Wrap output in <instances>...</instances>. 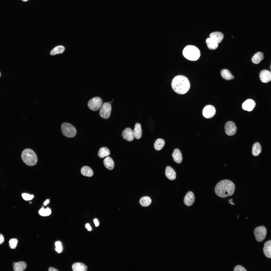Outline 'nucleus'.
<instances>
[{
	"instance_id": "10",
	"label": "nucleus",
	"mask_w": 271,
	"mask_h": 271,
	"mask_svg": "<svg viewBox=\"0 0 271 271\" xmlns=\"http://www.w3.org/2000/svg\"><path fill=\"white\" fill-rule=\"evenodd\" d=\"M225 132L228 135L233 136L236 132V126L235 123L232 121L227 122L225 124Z\"/></svg>"
},
{
	"instance_id": "22",
	"label": "nucleus",
	"mask_w": 271,
	"mask_h": 271,
	"mask_svg": "<svg viewBox=\"0 0 271 271\" xmlns=\"http://www.w3.org/2000/svg\"><path fill=\"white\" fill-rule=\"evenodd\" d=\"M264 58V55L261 52H258L254 55L252 58V62L255 64L259 63Z\"/></svg>"
},
{
	"instance_id": "19",
	"label": "nucleus",
	"mask_w": 271,
	"mask_h": 271,
	"mask_svg": "<svg viewBox=\"0 0 271 271\" xmlns=\"http://www.w3.org/2000/svg\"><path fill=\"white\" fill-rule=\"evenodd\" d=\"M72 269L74 271H86L87 270V268L84 264L76 262L72 265Z\"/></svg>"
},
{
	"instance_id": "18",
	"label": "nucleus",
	"mask_w": 271,
	"mask_h": 271,
	"mask_svg": "<svg viewBox=\"0 0 271 271\" xmlns=\"http://www.w3.org/2000/svg\"><path fill=\"white\" fill-rule=\"evenodd\" d=\"M172 156L174 161L178 163H181L182 161V156L181 153L179 150L176 149L174 151Z\"/></svg>"
},
{
	"instance_id": "43",
	"label": "nucleus",
	"mask_w": 271,
	"mask_h": 271,
	"mask_svg": "<svg viewBox=\"0 0 271 271\" xmlns=\"http://www.w3.org/2000/svg\"><path fill=\"white\" fill-rule=\"evenodd\" d=\"M22 0V1H24V2H26V1H28V0Z\"/></svg>"
},
{
	"instance_id": "40",
	"label": "nucleus",
	"mask_w": 271,
	"mask_h": 271,
	"mask_svg": "<svg viewBox=\"0 0 271 271\" xmlns=\"http://www.w3.org/2000/svg\"><path fill=\"white\" fill-rule=\"evenodd\" d=\"M50 202V200L49 199H46L43 203V205L44 206H46Z\"/></svg>"
},
{
	"instance_id": "28",
	"label": "nucleus",
	"mask_w": 271,
	"mask_h": 271,
	"mask_svg": "<svg viewBox=\"0 0 271 271\" xmlns=\"http://www.w3.org/2000/svg\"><path fill=\"white\" fill-rule=\"evenodd\" d=\"M110 154L109 150L106 147H102L101 148L98 152V156L101 158L107 156Z\"/></svg>"
},
{
	"instance_id": "13",
	"label": "nucleus",
	"mask_w": 271,
	"mask_h": 271,
	"mask_svg": "<svg viewBox=\"0 0 271 271\" xmlns=\"http://www.w3.org/2000/svg\"><path fill=\"white\" fill-rule=\"evenodd\" d=\"M255 102L253 100L249 99L245 101L242 104L243 109L248 111H252L255 106Z\"/></svg>"
},
{
	"instance_id": "20",
	"label": "nucleus",
	"mask_w": 271,
	"mask_h": 271,
	"mask_svg": "<svg viewBox=\"0 0 271 271\" xmlns=\"http://www.w3.org/2000/svg\"><path fill=\"white\" fill-rule=\"evenodd\" d=\"M133 133L134 137L136 139H139L141 138L142 130L141 125L140 123H137L136 124Z\"/></svg>"
},
{
	"instance_id": "8",
	"label": "nucleus",
	"mask_w": 271,
	"mask_h": 271,
	"mask_svg": "<svg viewBox=\"0 0 271 271\" xmlns=\"http://www.w3.org/2000/svg\"><path fill=\"white\" fill-rule=\"evenodd\" d=\"M111 106L109 102L104 103L100 108L99 113L101 117L103 118L107 119L110 117Z\"/></svg>"
},
{
	"instance_id": "5",
	"label": "nucleus",
	"mask_w": 271,
	"mask_h": 271,
	"mask_svg": "<svg viewBox=\"0 0 271 271\" xmlns=\"http://www.w3.org/2000/svg\"><path fill=\"white\" fill-rule=\"evenodd\" d=\"M61 130L62 134L69 138H72L76 135L77 131L75 127L71 124L64 122L61 125Z\"/></svg>"
},
{
	"instance_id": "29",
	"label": "nucleus",
	"mask_w": 271,
	"mask_h": 271,
	"mask_svg": "<svg viewBox=\"0 0 271 271\" xmlns=\"http://www.w3.org/2000/svg\"><path fill=\"white\" fill-rule=\"evenodd\" d=\"M165 144V142L163 139H158L155 142L154 144L155 149L157 150H161Z\"/></svg>"
},
{
	"instance_id": "37",
	"label": "nucleus",
	"mask_w": 271,
	"mask_h": 271,
	"mask_svg": "<svg viewBox=\"0 0 271 271\" xmlns=\"http://www.w3.org/2000/svg\"><path fill=\"white\" fill-rule=\"evenodd\" d=\"M4 238L2 234H0V244L3 243L4 241Z\"/></svg>"
},
{
	"instance_id": "16",
	"label": "nucleus",
	"mask_w": 271,
	"mask_h": 271,
	"mask_svg": "<svg viewBox=\"0 0 271 271\" xmlns=\"http://www.w3.org/2000/svg\"><path fill=\"white\" fill-rule=\"evenodd\" d=\"M165 175L167 177L171 180H173L176 178L175 172L172 168L169 166H167L166 168Z\"/></svg>"
},
{
	"instance_id": "42",
	"label": "nucleus",
	"mask_w": 271,
	"mask_h": 271,
	"mask_svg": "<svg viewBox=\"0 0 271 271\" xmlns=\"http://www.w3.org/2000/svg\"><path fill=\"white\" fill-rule=\"evenodd\" d=\"M233 199H230L229 201V202L232 205H234V204L233 203Z\"/></svg>"
},
{
	"instance_id": "6",
	"label": "nucleus",
	"mask_w": 271,
	"mask_h": 271,
	"mask_svg": "<svg viewBox=\"0 0 271 271\" xmlns=\"http://www.w3.org/2000/svg\"><path fill=\"white\" fill-rule=\"evenodd\" d=\"M103 103L102 99L98 97H94L90 100L88 103V106L91 110L97 111L101 106Z\"/></svg>"
},
{
	"instance_id": "33",
	"label": "nucleus",
	"mask_w": 271,
	"mask_h": 271,
	"mask_svg": "<svg viewBox=\"0 0 271 271\" xmlns=\"http://www.w3.org/2000/svg\"><path fill=\"white\" fill-rule=\"evenodd\" d=\"M18 242V240L16 239L13 238L10 239L9 242L10 247L12 249H15L17 246Z\"/></svg>"
},
{
	"instance_id": "11",
	"label": "nucleus",
	"mask_w": 271,
	"mask_h": 271,
	"mask_svg": "<svg viewBox=\"0 0 271 271\" xmlns=\"http://www.w3.org/2000/svg\"><path fill=\"white\" fill-rule=\"evenodd\" d=\"M259 77L262 82L265 83H267L271 81V72L267 70H263L260 73Z\"/></svg>"
},
{
	"instance_id": "25",
	"label": "nucleus",
	"mask_w": 271,
	"mask_h": 271,
	"mask_svg": "<svg viewBox=\"0 0 271 271\" xmlns=\"http://www.w3.org/2000/svg\"><path fill=\"white\" fill-rule=\"evenodd\" d=\"M206 42L208 47L210 49H215L218 46V44L210 37L207 38Z\"/></svg>"
},
{
	"instance_id": "9",
	"label": "nucleus",
	"mask_w": 271,
	"mask_h": 271,
	"mask_svg": "<svg viewBox=\"0 0 271 271\" xmlns=\"http://www.w3.org/2000/svg\"><path fill=\"white\" fill-rule=\"evenodd\" d=\"M216 112L215 107L211 105L205 106L202 111V114L205 118H209L212 117L215 115Z\"/></svg>"
},
{
	"instance_id": "24",
	"label": "nucleus",
	"mask_w": 271,
	"mask_h": 271,
	"mask_svg": "<svg viewBox=\"0 0 271 271\" xmlns=\"http://www.w3.org/2000/svg\"><path fill=\"white\" fill-rule=\"evenodd\" d=\"M81 172L83 175L88 177L92 176L93 174L92 170L88 166L83 167L81 169Z\"/></svg>"
},
{
	"instance_id": "15",
	"label": "nucleus",
	"mask_w": 271,
	"mask_h": 271,
	"mask_svg": "<svg viewBox=\"0 0 271 271\" xmlns=\"http://www.w3.org/2000/svg\"><path fill=\"white\" fill-rule=\"evenodd\" d=\"M210 38L216 42L218 44L220 43L224 38V35L221 32H215L211 33L210 35Z\"/></svg>"
},
{
	"instance_id": "39",
	"label": "nucleus",
	"mask_w": 271,
	"mask_h": 271,
	"mask_svg": "<svg viewBox=\"0 0 271 271\" xmlns=\"http://www.w3.org/2000/svg\"><path fill=\"white\" fill-rule=\"evenodd\" d=\"M86 227L88 231H91V228L89 224H87L86 225Z\"/></svg>"
},
{
	"instance_id": "32",
	"label": "nucleus",
	"mask_w": 271,
	"mask_h": 271,
	"mask_svg": "<svg viewBox=\"0 0 271 271\" xmlns=\"http://www.w3.org/2000/svg\"><path fill=\"white\" fill-rule=\"evenodd\" d=\"M40 215L43 216H47L50 215L51 213V209L47 207L45 209L43 207L41 208L38 212Z\"/></svg>"
},
{
	"instance_id": "2",
	"label": "nucleus",
	"mask_w": 271,
	"mask_h": 271,
	"mask_svg": "<svg viewBox=\"0 0 271 271\" xmlns=\"http://www.w3.org/2000/svg\"><path fill=\"white\" fill-rule=\"evenodd\" d=\"M171 86L175 92L179 94H183L189 90L190 84L186 77L179 75L175 76L171 82Z\"/></svg>"
},
{
	"instance_id": "41",
	"label": "nucleus",
	"mask_w": 271,
	"mask_h": 271,
	"mask_svg": "<svg viewBox=\"0 0 271 271\" xmlns=\"http://www.w3.org/2000/svg\"><path fill=\"white\" fill-rule=\"evenodd\" d=\"M49 271H58L57 269L53 267H50L49 268Z\"/></svg>"
},
{
	"instance_id": "45",
	"label": "nucleus",
	"mask_w": 271,
	"mask_h": 271,
	"mask_svg": "<svg viewBox=\"0 0 271 271\" xmlns=\"http://www.w3.org/2000/svg\"><path fill=\"white\" fill-rule=\"evenodd\" d=\"M1 73L0 72V77L1 76Z\"/></svg>"
},
{
	"instance_id": "1",
	"label": "nucleus",
	"mask_w": 271,
	"mask_h": 271,
	"mask_svg": "<svg viewBox=\"0 0 271 271\" xmlns=\"http://www.w3.org/2000/svg\"><path fill=\"white\" fill-rule=\"evenodd\" d=\"M235 186L232 181L228 180H222L218 183L215 188L216 195L222 198H226L233 194Z\"/></svg>"
},
{
	"instance_id": "4",
	"label": "nucleus",
	"mask_w": 271,
	"mask_h": 271,
	"mask_svg": "<svg viewBox=\"0 0 271 271\" xmlns=\"http://www.w3.org/2000/svg\"><path fill=\"white\" fill-rule=\"evenodd\" d=\"M183 54L187 59L193 61L197 60L199 58L200 52L199 49L195 46L188 45L183 49Z\"/></svg>"
},
{
	"instance_id": "34",
	"label": "nucleus",
	"mask_w": 271,
	"mask_h": 271,
	"mask_svg": "<svg viewBox=\"0 0 271 271\" xmlns=\"http://www.w3.org/2000/svg\"><path fill=\"white\" fill-rule=\"evenodd\" d=\"M56 248L55 250L58 253L61 252L62 250V247L61 242L59 241L56 242L55 244Z\"/></svg>"
},
{
	"instance_id": "38",
	"label": "nucleus",
	"mask_w": 271,
	"mask_h": 271,
	"mask_svg": "<svg viewBox=\"0 0 271 271\" xmlns=\"http://www.w3.org/2000/svg\"><path fill=\"white\" fill-rule=\"evenodd\" d=\"M94 222L96 227L98 226L99 225V223L98 220L96 219H94Z\"/></svg>"
},
{
	"instance_id": "17",
	"label": "nucleus",
	"mask_w": 271,
	"mask_h": 271,
	"mask_svg": "<svg viewBox=\"0 0 271 271\" xmlns=\"http://www.w3.org/2000/svg\"><path fill=\"white\" fill-rule=\"evenodd\" d=\"M263 248L264 253L266 257L271 258V240L266 241L264 243Z\"/></svg>"
},
{
	"instance_id": "23",
	"label": "nucleus",
	"mask_w": 271,
	"mask_h": 271,
	"mask_svg": "<svg viewBox=\"0 0 271 271\" xmlns=\"http://www.w3.org/2000/svg\"><path fill=\"white\" fill-rule=\"evenodd\" d=\"M261 151V146L259 143L256 142L253 145L252 147V153L254 156L258 155Z\"/></svg>"
},
{
	"instance_id": "31",
	"label": "nucleus",
	"mask_w": 271,
	"mask_h": 271,
	"mask_svg": "<svg viewBox=\"0 0 271 271\" xmlns=\"http://www.w3.org/2000/svg\"><path fill=\"white\" fill-rule=\"evenodd\" d=\"M151 202V200L148 196H144L141 198L140 200V203L142 206L146 207L149 206Z\"/></svg>"
},
{
	"instance_id": "27",
	"label": "nucleus",
	"mask_w": 271,
	"mask_h": 271,
	"mask_svg": "<svg viewBox=\"0 0 271 271\" xmlns=\"http://www.w3.org/2000/svg\"><path fill=\"white\" fill-rule=\"evenodd\" d=\"M27 266L26 263L20 261L16 263L14 266L13 269L15 271H22L24 270Z\"/></svg>"
},
{
	"instance_id": "30",
	"label": "nucleus",
	"mask_w": 271,
	"mask_h": 271,
	"mask_svg": "<svg viewBox=\"0 0 271 271\" xmlns=\"http://www.w3.org/2000/svg\"><path fill=\"white\" fill-rule=\"evenodd\" d=\"M65 50L64 47L62 46H58L53 48L50 52L51 55H55L57 54L62 53Z\"/></svg>"
},
{
	"instance_id": "35",
	"label": "nucleus",
	"mask_w": 271,
	"mask_h": 271,
	"mask_svg": "<svg viewBox=\"0 0 271 271\" xmlns=\"http://www.w3.org/2000/svg\"><path fill=\"white\" fill-rule=\"evenodd\" d=\"M22 195L23 199L25 200H31L34 197L33 195H30L29 194L26 193H23Z\"/></svg>"
},
{
	"instance_id": "44",
	"label": "nucleus",
	"mask_w": 271,
	"mask_h": 271,
	"mask_svg": "<svg viewBox=\"0 0 271 271\" xmlns=\"http://www.w3.org/2000/svg\"><path fill=\"white\" fill-rule=\"evenodd\" d=\"M16 263V262L13 263V265L14 266L15 264Z\"/></svg>"
},
{
	"instance_id": "12",
	"label": "nucleus",
	"mask_w": 271,
	"mask_h": 271,
	"mask_svg": "<svg viewBox=\"0 0 271 271\" xmlns=\"http://www.w3.org/2000/svg\"><path fill=\"white\" fill-rule=\"evenodd\" d=\"M122 135L124 139L128 141H131L134 140L133 131L129 128H125L122 132Z\"/></svg>"
},
{
	"instance_id": "7",
	"label": "nucleus",
	"mask_w": 271,
	"mask_h": 271,
	"mask_svg": "<svg viewBox=\"0 0 271 271\" xmlns=\"http://www.w3.org/2000/svg\"><path fill=\"white\" fill-rule=\"evenodd\" d=\"M267 233L266 228L261 226L256 228L254 230V234L256 240L259 242L263 241L265 238Z\"/></svg>"
},
{
	"instance_id": "46",
	"label": "nucleus",
	"mask_w": 271,
	"mask_h": 271,
	"mask_svg": "<svg viewBox=\"0 0 271 271\" xmlns=\"http://www.w3.org/2000/svg\"><path fill=\"white\" fill-rule=\"evenodd\" d=\"M29 203H30V204H31V202H29Z\"/></svg>"
},
{
	"instance_id": "14",
	"label": "nucleus",
	"mask_w": 271,
	"mask_h": 271,
	"mask_svg": "<svg viewBox=\"0 0 271 271\" xmlns=\"http://www.w3.org/2000/svg\"><path fill=\"white\" fill-rule=\"evenodd\" d=\"M194 196L191 191L188 192L185 195L184 199V202L186 205L190 206L193 203L194 201Z\"/></svg>"
},
{
	"instance_id": "26",
	"label": "nucleus",
	"mask_w": 271,
	"mask_h": 271,
	"mask_svg": "<svg viewBox=\"0 0 271 271\" xmlns=\"http://www.w3.org/2000/svg\"><path fill=\"white\" fill-rule=\"evenodd\" d=\"M221 74L222 77L225 80H229L234 78L231 72L227 69L222 70L221 71Z\"/></svg>"
},
{
	"instance_id": "36",
	"label": "nucleus",
	"mask_w": 271,
	"mask_h": 271,
	"mask_svg": "<svg viewBox=\"0 0 271 271\" xmlns=\"http://www.w3.org/2000/svg\"><path fill=\"white\" fill-rule=\"evenodd\" d=\"M234 271H246L245 268L241 265H238L236 266L234 269Z\"/></svg>"
},
{
	"instance_id": "3",
	"label": "nucleus",
	"mask_w": 271,
	"mask_h": 271,
	"mask_svg": "<svg viewBox=\"0 0 271 271\" xmlns=\"http://www.w3.org/2000/svg\"><path fill=\"white\" fill-rule=\"evenodd\" d=\"M21 157L24 163L29 166H33L37 162V158L36 153L30 149H24L22 153Z\"/></svg>"
},
{
	"instance_id": "21",
	"label": "nucleus",
	"mask_w": 271,
	"mask_h": 271,
	"mask_svg": "<svg viewBox=\"0 0 271 271\" xmlns=\"http://www.w3.org/2000/svg\"><path fill=\"white\" fill-rule=\"evenodd\" d=\"M103 163L105 167L109 170H112L114 168V162L112 159L109 157H107L104 159Z\"/></svg>"
}]
</instances>
